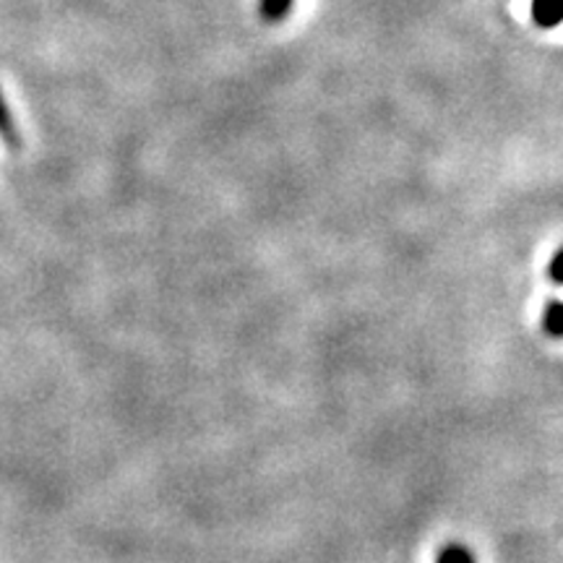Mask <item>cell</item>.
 Listing matches in <instances>:
<instances>
[{
    "mask_svg": "<svg viewBox=\"0 0 563 563\" xmlns=\"http://www.w3.org/2000/svg\"><path fill=\"white\" fill-rule=\"evenodd\" d=\"M551 279L559 282V285H563V249L555 253L553 262H551Z\"/></svg>",
    "mask_w": 563,
    "mask_h": 563,
    "instance_id": "obj_6",
    "label": "cell"
},
{
    "mask_svg": "<svg viewBox=\"0 0 563 563\" xmlns=\"http://www.w3.org/2000/svg\"><path fill=\"white\" fill-rule=\"evenodd\" d=\"M532 21L543 30L563 24V0H532Z\"/></svg>",
    "mask_w": 563,
    "mask_h": 563,
    "instance_id": "obj_1",
    "label": "cell"
},
{
    "mask_svg": "<svg viewBox=\"0 0 563 563\" xmlns=\"http://www.w3.org/2000/svg\"><path fill=\"white\" fill-rule=\"evenodd\" d=\"M292 5L295 0H262V3H258V13H262L266 24H279V21L292 11Z\"/></svg>",
    "mask_w": 563,
    "mask_h": 563,
    "instance_id": "obj_3",
    "label": "cell"
},
{
    "mask_svg": "<svg viewBox=\"0 0 563 563\" xmlns=\"http://www.w3.org/2000/svg\"><path fill=\"white\" fill-rule=\"evenodd\" d=\"M0 136H3L5 144H9V150H21V136L16 131V125H13V115L9 110V104H5L3 95H0Z\"/></svg>",
    "mask_w": 563,
    "mask_h": 563,
    "instance_id": "obj_2",
    "label": "cell"
},
{
    "mask_svg": "<svg viewBox=\"0 0 563 563\" xmlns=\"http://www.w3.org/2000/svg\"><path fill=\"white\" fill-rule=\"evenodd\" d=\"M545 329L555 336L563 334V306H561V302H551V306H548Z\"/></svg>",
    "mask_w": 563,
    "mask_h": 563,
    "instance_id": "obj_5",
    "label": "cell"
},
{
    "mask_svg": "<svg viewBox=\"0 0 563 563\" xmlns=\"http://www.w3.org/2000/svg\"><path fill=\"white\" fill-rule=\"evenodd\" d=\"M435 563H475V559L464 545H446L435 555Z\"/></svg>",
    "mask_w": 563,
    "mask_h": 563,
    "instance_id": "obj_4",
    "label": "cell"
}]
</instances>
